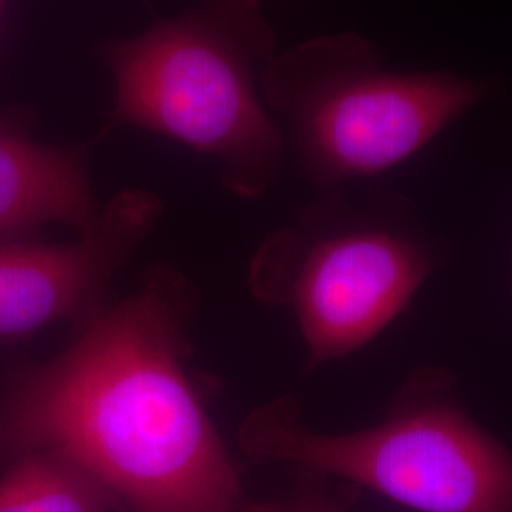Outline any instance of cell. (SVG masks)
I'll return each mask as SVG.
<instances>
[{
	"label": "cell",
	"mask_w": 512,
	"mask_h": 512,
	"mask_svg": "<svg viewBox=\"0 0 512 512\" xmlns=\"http://www.w3.org/2000/svg\"><path fill=\"white\" fill-rule=\"evenodd\" d=\"M190 289L156 274L69 348L18 370L0 399V458L55 452L131 512H238V469L190 380Z\"/></svg>",
	"instance_id": "obj_1"
},
{
	"label": "cell",
	"mask_w": 512,
	"mask_h": 512,
	"mask_svg": "<svg viewBox=\"0 0 512 512\" xmlns=\"http://www.w3.org/2000/svg\"><path fill=\"white\" fill-rule=\"evenodd\" d=\"M114 78L116 124L164 135L224 165L243 198L272 184L281 135L258 93L274 33L258 0H200L139 37L103 46Z\"/></svg>",
	"instance_id": "obj_2"
},
{
	"label": "cell",
	"mask_w": 512,
	"mask_h": 512,
	"mask_svg": "<svg viewBox=\"0 0 512 512\" xmlns=\"http://www.w3.org/2000/svg\"><path fill=\"white\" fill-rule=\"evenodd\" d=\"M241 448L310 475L346 478L418 512H512V452L446 397L439 372L406 387L382 423L346 435L310 431L294 399L251 412Z\"/></svg>",
	"instance_id": "obj_3"
},
{
	"label": "cell",
	"mask_w": 512,
	"mask_h": 512,
	"mask_svg": "<svg viewBox=\"0 0 512 512\" xmlns=\"http://www.w3.org/2000/svg\"><path fill=\"white\" fill-rule=\"evenodd\" d=\"M262 84L321 184L401 164L482 97L480 84L454 74L385 73L374 46L355 35L317 38L274 57Z\"/></svg>",
	"instance_id": "obj_4"
},
{
	"label": "cell",
	"mask_w": 512,
	"mask_h": 512,
	"mask_svg": "<svg viewBox=\"0 0 512 512\" xmlns=\"http://www.w3.org/2000/svg\"><path fill=\"white\" fill-rule=\"evenodd\" d=\"M298 253L294 275L277 289L298 319L311 365L365 346L406 308L427 274L420 251L374 228L306 241L283 234Z\"/></svg>",
	"instance_id": "obj_5"
},
{
	"label": "cell",
	"mask_w": 512,
	"mask_h": 512,
	"mask_svg": "<svg viewBox=\"0 0 512 512\" xmlns=\"http://www.w3.org/2000/svg\"><path fill=\"white\" fill-rule=\"evenodd\" d=\"M162 202L145 190L112 198L71 243L33 238L0 243V338L59 321H88L103 310L110 279L145 239Z\"/></svg>",
	"instance_id": "obj_6"
},
{
	"label": "cell",
	"mask_w": 512,
	"mask_h": 512,
	"mask_svg": "<svg viewBox=\"0 0 512 512\" xmlns=\"http://www.w3.org/2000/svg\"><path fill=\"white\" fill-rule=\"evenodd\" d=\"M99 215L86 152L42 145L21 120L0 114V243L31 238L50 222L84 232Z\"/></svg>",
	"instance_id": "obj_7"
},
{
	"label": "cell",
	"mask_w": 512,
	"mask_h": 512,
	"mask_svg": "<svg viewBox=\"0 0 512 512\" xmlns=\"http://www.w3.org/2000/svg\"><path fill=\"white\" fill-rule=\"evenodd\" d=\"M118 499L73 459L35 452L0 476V512H112Z\"/></svg>",
	"instance_id": "obj_8"
},
{
	"label": "cell",
	"mask_w": 512,
	"mask_h": 512,
	"mask_svg": "<svg viewBox=\"0 0 512 512\" xmlns=\"http://www.w3.org/2000/svg\"><path fill=\"white\" fill-rule=\"evenodd\" d=\"M238 512H349V509L346 503L323 490L315 480H310L281 499L241 505Z\"/></svg>",
	"instance_id": "obj_9"
},
{
	"label": "cell",
	"mask_w": 512,
	"mask_h": 512,
	"mask_svg": "<svg viewBox=\"0 0 512 512\" xmlns=\"http://www.w3.org/2000/svg\"><path fill=\"white\" fill-rule=\"evenodd\" d=\"M2 4H4V0H0V12H2Z\"/></svg>",
	"instance_id": "obj_10"
}]
</instances>
